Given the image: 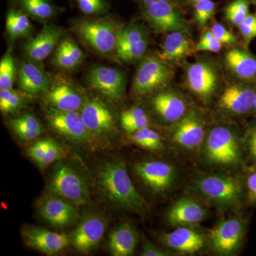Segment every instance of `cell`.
Returning <instances> with one entry per match:
<instances>
[{
	"instance_id": "3957f363",
	"label": "cell",
	"mask_w": 256,
	"mask_h": 256,
	"mask_svg": "<svg viewBox=\"0 0 256 256\" xmlns=\"http://www.w3.org/2000/svg\"><path fill=\"white\" fill-rule=\"evenodd\" d=\"M50 188L54 194L75 204H82L88 200V190L85 180L76 170L65 163L56 166Z\"/></svg>"
},
{
	"instance_id": "60d3db41",
	"label": "cell",
	"mask_w": 256,
	"mask_h": 256,
	"mask_svg": "<svg viewBox=\"0 0 256 256\" xmlns=\"http://www.w3.org/2000/svg\"><path fill=\"white\" fill-rule=\"evenodd\" d=\"M53 139L50 138H46V139L36 141L28 150V156L37 164L41 162L42 158L46 154L47 150L52 144Z\"/></svg>"
},
{
	"instance_id": "f907efd6",
	"label": "cell",
	"mask_w": 256,
	"mask_h": 256,
	"mask_svg": "<svg viewBox=\"0 0 256 256\" xmlns=\"http://www.w3.org/2000/svg\"><path fill=\"white\" fill-rule=\"evenodd\" d=\"M248 146L250 154L256 159V128H254L248 138Z\"/></svg>"
},
{
	"instance_id": "52a82bcc",
	"label": "cell",
	"mask_w": 256,
	"mask_h": 256,
	"mask_svg": "<svg viewBox=\"0 0 256 256\" xmlns=\"http://www.w3.org/2000/svg\"><path fill=\"white\" fill-rule=\"evenodd\" d=\"M89 85L109 100L118 102L122 100L126 90V78L119 69L98 66L88 74Z\"/></svg>"
},
{
	"instance_id": "30bf717a",
	"label": "cell",
	"mask_w": 256,
	"mask_h": 256,
	"mask_svg": "<svg viewBox=\"0 0 256 256\" xmlns=\"http://www.w3.org/2000/svg\"><path fill=\"white\" fill-rule=\"evenodd\" d=\"M106 220L98 215H90L80 222L70 236V242L77 250L89 252L95 248L104 237Z\"/></svg>"
},
{
	"instance_id": "603a6c76",
	"label": "cell",
	"mask_w": 256,
	"mask_h": 256,
	"mask_svg": "<svg viewBox=\"0 0 256 256\" xmlns=\"http://www.w3.org/2000/svg\"><path fill=\"white\" fill-rule=\"evenodd\" d=\"M225 62L229 70L242 80L256 79V58L239 48H232L226 54Z\"/></svg>"
},
{
	"instance_id": "7dc6e473",
	"label": "cell",
	"mask_w": 256,
	"mask_h": 256,
	"mask_svg": "<svg viewBox=\"0 0 256 256\" xmlns=\"http://www.w3.org/2000/svg\"><path fill=\"white\" fill-rule=\"evenodd\" d=\"M62 42H63L65 46L66 47L69 54L72 56L74 62L77 64V65H79V64L82 63V60H84V54H82L80 48L72 40H64Z\"/></svg>"
},
{
	"instance_id": "681fc988",
	"label": "cell",
	"mask_w": 256,
	"mask_h": 256,
	"mask_svg": "<svg viewBox=\"0 0 256 256\" xmlns=\"http://www.w3.org/2000/svg\"><path fill=\"white\" fill-rule=\"evenodd\" d=\"M247 188L250 200L256 203V170L248 178Z\"/></svg>"
},
{
	"instance_id": "4fadbf2b",
	"label": "cell",
	"mask_w": 256,
	"mask_h": 256,
	"mask_svg": "<svg viewBox=\"0 0 256 256\" xmlns=\"http://www.w3.org/2000/svg\"><path fill=\"white\" fill-rule=\"evenodd\" d=\"M244 225L237 218L224 220L210 232L212 246L220 254L235 252L242 242Z\"/></svg>"
},
{
	"instance_id": "7a4b0ae2",
	"label": "cell",
	"mask_w": 256,
	"mask_h": 256,
	"mask_svg": "<svg viewBox=\"0 0 256 256\" xmlns=\"http://www.w3.org/2000/svg\"><path fill=\"white\" fill-rule=\"evenodd\" d=\"M121 30L110 20H85L76 25L77 33L82 41L102 54L116 50Z\"/></svg>"
},
{
	"instance_id": "d590c367",
	"label": "cell",
	"mask_w": 256,
	"mask_h": 256,
	"mask_svg": "<svg viewBox=\"0 0 256 256\" xmlns=\"http://www.w3.org/2000/svg\"><path fill=\"white\" fill-rule=\"evenodd\" d=\"M148 48V40L146 37L133 46L118 50L116 53L120 60L124 62H134L141 60L144 56Z\"/></svg>"
},
{
	"instance_id": "484cf974",
	"label": "cell",
	"mask_w": 256,
	"mask_h": 256,
	"mask_svg": "<svg viewBox=\"0 0 256 256\" xmlns=\"http://www.w3.org/2000/svg\"><path fill=\"white\" fill-rule=\"evenodd\" d=\"M138 236L129 223L121 224L109 236L108 248L114 256H131L137 246Z\"/></svg>"
},
{
	"instance_id": "d6986e66",
	"label": "cell",
	"mask_w": 256,
	"mask_h": 256,
	"mask_svg": "<svg viewBox=\"0 0 256 256\" xmlns=\"http://www.w3.org/2000/svg\"><path fill=\"white\" fill-rule=\"evenodd\" d=\"M60 35L62 31L60 28L50 25L45 26L25 45L26 55L34 62H42L54 50Z\"/></svg>"
},
{
	"instance_id": "e0dca14e",
	"label": "cell",
	"mask_w": 256,
	"mask_h": 256,
	"mask_svg": "<svg viewBox=\"0 0 256 256\" xmlns=\"http://www.w3.org/2000/svg\"><path fill=\"white\" fill-rule=\"evenodd\" d=\"M82 120L90 132L105 133L112 130L114 118L108 108L96 99L86 100L80 110Z\"/></svg>"
},
{
	"instance_id": "db71d44e",
	"label": "cell",
	"mask_w": 256,
	"mask_h": 256,
	"mask_svg": "<svg viewBox=\"0 0 256 256\" xmlns=\"http://www.w3.org/2000/svg\"><path fill=\"white\" fill-rule=\"evenodd\" d=\"M198 1H201V0H188V2H190L192 4H194L195 3Z\"/></svg>"
},
{
	"instance_id": "5bb4252c",
	"label": "cell",
	"mask_w": 256,
	"mask_h": 256,
	"mask_svg": "<svg viewBox=\"0 0 256 256\" xmlns=\"http://www.w3.org/2000/svg\"><path fill=\"white\" fill-rule=\"evenodd\" d=\"M134 170L144 184L156 192L164 191L174 180V168L164 162H143L136 164Z\"/></svg>"
},
{
	"instance_id": "9c48e42d",
	"label": "cell",
	"mask_w": 256,
	"mask_h": 256,
	"mask_svg": "<svg viewBox=\"0 0 256 256\" xmlns=\"http://www.w3.org/2000/svg\"><path fill=\"white\" fill-rule=\"evenodd\" d=\"M218 74L212 64L206 62L191 64L186 70L188 86L197 96L206 100L216 90Z\"/></svg>"
},
{
	"instance_id": "2e32d148",
	"label": "cell",
	"mask_w": 256,
	"mask_h": 256,
	"mask_svg": "<svg viewBox=\"0 0 256 256\" xmlns=\"http://www.w3.org/2000/svg\"><path fill=\"white\" fill-rule=\"evenodd\" d=\"M256 90L252 88L234 84L224 89L220 98V106L234 114H247L252 108Z\"/></svg>"
},
{
	"instance_id": "83f0119b",
	"label": "cell",
	"mask_w": 256,
	"mask_h": 256,
	"mask_svg": "<svg viewBox=\"0 0 256 256\" xmlns=\"http://www.w3.org/2000/svg\"><path fill=\"white\" fill-rule=\"evenodd\" d=\"M10 126L14 134L24 141L36 139L42 132L40 122L31 114H24L20 117L12 119Z\"/></svg>"
},
{
	"instance_id": "4316f807",
	"label": "cell",
	"mask_w": 256,
	"mask_h": 256,
	"mask_svg": "<svg viewBox=\"0 0 256 256\" xmlns=\"http://www.w3.org/2000/svg\"><path fill=\"white\" fill-rule=\"evenodd\" d=\"M194 52L190 38L183 32H171L165 38L160 58L163 60H180Z\"/></svg>"
},
{
	"instance_id": "d6a6232c",
	"label": "cell",
	"mask_w": 256,
	"mask_h": 256,
	"mask_svg": "<svg viewBox=\"0 0 256 256\" xmlns=\"http://www.w3.org/2000/svg\"><path fill=\"white\" fill-rule=\"evenodd\" d=\"M249 14L248 0H234L225 9L227 21L239 26Z\"/></svg>"
},
{
	"instance_id": "ab89813d",
	"label": "cell",
	"mask_w": 256,
	"mask_h": 256,
	"mask_svg": "<svg viewBox=\"0 0 256 256\" xmlns=\"http://www.w3.org/2000/svg\"><path fill=\"white\" fill-rule=\"evenodd\" d=\"M79 9L86 14L105 12L109 6L106 0H77Z\"/></svg>"
},
{
	"instance_id": "11a10c76",
	"label": "cell",
	"mask_w": 256,
	"mask_h": 256,
	"mask_svg": "<svg viewBox=\"0 0 256 256\" xmlns=\"http://www.w3.org/2000/svg\"><path fill=\"white\" fill-rule=\"evenodd\" d=\"M252 2H254V4L256 5V0H252Z\"/></svg>"
},
{
	"instance_id": "8992f818",
	"label": "cell",
	"mask_w": 256,
	"mask_h": 256,
	"mask_svg": "<svg viewBox=\"0 0 256 256\" xmlns=\"http://www.w3.org/2000/svg\"><path fill=\"white\" fill-rule=\"evenodd\" d=\"M207 156L213 162L235 164L240 158L236 138L228 128L218 126L210 131L206 143Z\"/></svg>"
},
{
	"instance_id": "f1b7e54d",
	"label": "cell",
	"mask_w": 256,
	"mask_h": 256,
	"mask_svg": "<svg viewBox=\"0 0 256 256\" xmlns=\"http://www.w3.org/2000/svg\"><path fill=\"white\" fill-rule=\"evenodd\" d=\"M18 3L25 13L42 21L53 18L58 10L50 0H18Z\"/></svg>"
},
{
	"instance_id": "8d00e7d4",
	"label": "cell",
	"mask_w": 256,
	"mask_h": 256,
	"mask_svg": "<svg viewBox=\"0 0 256 256\" xmlns=\"http://www.w3.org/2000/svg\"><path fill=\"white\" fill-rule=\"evenodd\" d=\"M194 6L195 22L200 26H204L214 14L215 3L212 0H201L195 3Z\"/></svg>"
},
{
	"instance_id": "bcb514c9",
	"label": "cell",
	"mask_w": 256,
	"mask_h": 256,
	"mask_svg": "<svg viewBox=\"0 0 256 256\" xmlns=\"http://www.w3.org/2000/svg\"><path fill=\"white\" fill-rule=\"evenodd\" d=\"M146 116V111L140 107H133L128 110L124 111L121 114L120 122L121 124L128 121L132 120Z\"/></svg>"
},
{
	"instance_id": "1f68e13d",
	"label": "cell",
	"mask_w": 256,
	"mask_h": 256,
	"mask_svg": "<svg viewBox=\"0 0 256 256\" xmlns=\"http://www.w3.org/2000/svg\"><path fill=\"white\" fill-rule=\"evenodd\" d=\"M146 37V32L138 25L131 24L122 28L119 34L116 52L132 46Z\"/></svg>"
},
{
	"instance_id": "277c9868",
	"label": "cell",
	"mask_w": 256,
	"mask_h": 256,
	"mask_svg": "<svg viewBox=\"0 0 256 256\" xmlns=\"http://www.w3.org/2000/svg\"><path fill=\"white\" fill-rule=\"evenodd\" d=\"M173 76L172 68L162 58L150 56L138 67L132 88L138 95H146L165 86Z\"/></svg>"
},
{
	"instance_id": "816d5d0a",
	"label": "cell",
	"mask_w": 256,
	"mask_h": 256,
	"mask_svg": "<svg viewBox=\"0 0 256 256\" xmlns=\"http://www.w3.org/2000/svg\"><path fill=\"white\" fill-rule=\"evenodd\" d=\"M141 4L144 5V6H148V5L153 4L154 2H158L163 1V0H138Z\"/></svg>"
},
{
	"instance_id": "f5cc1de1",
	"label": "cell",
	"mask_w": 256,
	"mask_h": 256,
	"mask_svg": "<svg viewBox=\"0 0 256 256\" xmlns=\"http://www.w3.org/2000/svg\"><path fill=\"white\" fill-rule=\"evenodd\" d=\"M252 108L256 111V92L255 98H254V106H252Z\"/></svg>"
},
{
	"instance_id": "836d02e7",
	"label": "cell",
	"mask_w": 256,
	"mask_h": 256,
	"mask_svg": "<svg viewBox=\"0 0 256 256\" xmlns=\"http://www.w3.org/2000/svg\"><path fill=\"white\" fill-rule=\"evenodd\" d=\"M15 76V63L8 50L0 62V90L12 88Z\"/></svg>"
},
{
	"instance_id": "c3c4849f",
	"label": "cell",
	"mask_w": 256,
	"mask_h": 256,
	"mask_svg": "<svg viewBox=\"0 0 256 256\" xmlns=\"http://www.w3.org/2000/svg\"><path fill=\"white\" fill-rule=\"evenodd\" d=\"M142 256H169L168 252L160 250L150 244H144L143 246Z\"/></svg>"
},
{
	"instance_id": "e575fe53",
	"label": "cell",
	"mask_w": 256,
	"mask_h": 256,
	"mask_svg": "<svg viewBox=\"0 0 256 256\" xmlns=\"http://www.w3.org/2000/svg\"><path fill=\"white\" fill-rule=\"evenodd\" d=\"M23 97L12 88L0 90V110L5 114L15 112L23 104Z\"/></svg>"
},
{
	"instance_id": "f6af8a7d",
	"label": "cell",
	"mask_w": 256,
	"mask_h": 256,
	"mask_svg": "<svg viewBox=\"0 0 256 256\" xmlns=\"http://www.w3.org/2000/svg\"><path fill=\"white\" fill-rule=\"evenodd\" d=\"M149 119L148 116H143L140 118L128 121L121 124L124 130L127 131L128 133H132L136 131L140 130L144 128H149Z\"/></svg>"
},
{
	"instance_id": "9a60e30c",
	"label": "cell",
	"mask_w": 256,
	"mask_h": 256,
	"mask_svg": "<svg viewBox=\"0 0 256 256\" xmlns=\"http://www.w3.org/2000/svg\"><path fill=\"white\" fill-rule=\"evenodd\" d=\"M76 205L60 197H50L42 204L40 214L52 226L65 228L76 220L78 212Z\"/></svg>"
},
{
	"instance_id": "cb8c5ba5",
	"label": "cell",
	"mask_w": 256,
	"mask_h": 256,
	"mask_svg": "<svg viewBox=\"0 0 256 256\" xmlns=\"http://www.w3.org/2000/svg\"><path fill=\"white\" fill-rule=\"evenodd\" d=\"M164 242L168 246L186 254L200 252L204 246V238L201 234L192 229L181 227L166 234Z\"/></svg>"
},
{
	"instance_id": "f546056e",
	"label": "cell",
	"mask_w": 256,
	"mask_h": 256,
	"mask_svg": "<svg viewBox=\"0 0 256 256\" xmlns=\"http://www.w3.org/2000/svg\"><path fill=\"white\" fill-rule=\"evenodd\" d=\"M6 28L12 40L28 36L32 31V24L28 16L14 9L10 10L6 20Z\"/></svg>"
},
{
	"instance_id": "74e56055",
	"label": "cell",
	"mask_w": 256,
	"mask_h": 256,
	"mask_svg": "<svg viewBox=\"0 0 256 256\" xmlns=\"http://www.w3.org/2000/svg\"><path fill=\"white\" fill-rule=\"evenodd\" d=\"M223 44L214 36L212 30L205 32L202 35L200 42L194 47V52H218L222 50Z\"/></svg>"
},
{
	"instance_id": "4dcf8cb0",
	"label": "cell",
	"mask_w": 256,
	"mask_h": 256,
	"mask_svg": "<svg viewBox=\"0 0 256 256\" xmlns=\"http://www.w3.org/2000/svg\"><path fill=\"white\" fill-rule=\"evenodd\" d=\"M130 140L138 146L152 150H159L162 146L159 133L149 128L130 133Z\"/></svg>"
},
{
	"instance_id": "ac0fdd59",
	"label": "cell",
	"mask_w": 256,
	"mask_h": 256,
	"mask_svg": "<svg viewBox=\"0 0 256 256\" xmlns=\"http://www.w3.org/2000/svg\"><path fill=\"white\" fill-rule=\"evenodd\" d=\"M204 134V127L201 119L196 112H190L176 124L173 132V140L184 148L194 149L201 144Z\"/></svg>"
},
{
	"instance_id": "b9f144b4",
	"label": "cell",
	"mask_w": 256,
	"mask_h": 256,
	"mask_svg": "<svg viewBox=\"0 0 256 256\" xmlns=\"http://www.w3.org/2000/svg\"><path fill=\"white\" fill-rule=\"evenodd\" d=\"M238 28L245 43L248 45L256 37V14L248 15Z\"/></svg>"
},
{
	"instance_id": "ba28073f",
	"label": "cell",
	"mask_w": 256,
	"mask_h": 256,
	"mask_svg": "<svg viewBox=\"0 0 256 256\" xmlns=\"http://www.w3.org/2000/svg\"><path fill=\"white\" fill-rule=\"evenodd\" d=\"M198 190L212 201L230 205L238 201L242 194L240 184L235 178L222 175H210L197 184Z\"/></svg>"
},
{
	"instance_id": "d4e9b609",
	"label": "cell",
	"mask_w": 256,
	"mask_h": 256,
	"mask_svg": "<svg viewBox=\"0 0 256 256\" xmlns=\"http://www.w3.org/2000/svg\"><path fill=\"white\" fill-rule=\"evenodd\" d=\"M18 82L24 92L32 95L46 92L48 79L44 70L33 63H24L18 70Z\"/></svg>"
},
{
	"instance_id": "ffe728a7",
	"label": "cell",
	"mask_w": 256,
	"mask_h": 256,
	"mask_svg": "<svg viewBox=\"0 0 256 256\" xmlns=\"http://www.w3.org/2000/svg\"><path fill=\"white\" fill-rule=\"evenodd\" d=\"M46 100L52 109L65 112L78 110L84 104L80 94L67 82H60L48 89Z\"/></svg>"
},
{
	"instance_id": "7c38bea8",
	"label": "cell",
	"mask_w": 256,
	"mask_h": 256,
	"mask_svg": "<svg viewBox=\"0 0 256 256\" xmlns=\"http://www.w3.org/2000/svg\"><path fill=\"white\" fill-rule=\"evenodd\" d=\"M46 118L56 132L73 140H86L90 132L77 111L65 112L52 109L47 112Z\"/></svg>"
},
{
	"instance_id": "ee69618b",
	"label": "cell",
	"mask_w": 256,
	"mask_h": 256,
	"mask_svg": "<svg viewBox=\"0 0 256 256\" xmlns=\"http://www.w3.org/2000/svg\"><path fill=\"white\" fill-rule=\"evenodd\" d=\"M216 38L222 44L230 45L236 42V37L232 32H229L222 24L215 23L210 28Z\"/></svg>"
},
{
	"instance_id": "6da1fadb",
	"label": "cell",
	"mask_w": 256,
	"mask_h": 256,
	"mask_svg": "<svg viewBox=\"0 0 256 256\" xmlns=\"http://www.w3.org/2000/svg\"><path fill=\"white\" fill-rule=\"evenodd\" d=\"M99 184L107 198L118 206L142 213L148 208L146 200L138 192L122 161H112L101 166Z\"/></svg>"
},
{
	"instance_id": "7bdbcfd3",
	"label": "cell",
	"mask_w": 256,
	"mask_h": 256,
	"mask_svg": "<svg viewBox=\"0 0 256 256\" xmlns=\"http://www.w3.org/2000/svg\"><path fill=\"white\" fill-rule=\"evenodd\" d=\"M54 64L60 68L65 69H72L77 66V64L74 62L72 56L69 54L66 47L63 42L60 43V46L57 48L54 56Z\"/></svg>"
},
{
	"instance_id": "7402d4cb",
	"label": "cell",
	"mask_w": 256,
	"mask_h": 256,
	"mask_svg": "<svg viewBox=\"0 0 256 256\" xmlns=\"http://www.w3.org/2000/svg\"><path fill=\"white\" fill-rule=\"evenodd\" d=\"M203 207L191 198H182L174 204L168 214V222L172 226L198 223L204 218Z\"/></svg>"
},
{
	"instance_id": "f35d334b",
	"label": "cell",
	"mask_w": 256,
	"mask_h": 256,
	"mask_svg": "<svg viewBox=\"0 0 256 256\" xmlns=\"http://www.w3.org/2000/svg\"><path fill=\"white\" fill-rule=\"evenodd\" d=\"M65 154L63 146H60V143L53 140L52 144L47 150L46 154L42 158L41 162L38 163V165L42 169L50 166L52 163L55 162L63 158Z\"/></svg>"
},
{
	"instance_id": "5b68a950",
	"label": "cell",
	"mask_w": 256,
	"mask_h": 256,
	"mask_svg": "<svg viewBox=\"0 0 256 256\" xmlns=\"http://www.w3.org/2000/svg\"><path fill=\"white\" fill-rule=\"evenodd\" d=\"M143 16L156 32H185L188 24L180 10L170 0H163L144 6Z\"/></svg>"
},
{
	"instance_id": "44dd1931",
	"label": "cell",
	"mask_w": 256,
	"mask_h": 256,
	"mask_svg": "<svg viewBox=\"0 0 256 256\" xmlns=\"http://www.w3.org/2000/svg\"><path fill=\"white\" fill-rule=\"evenodd\" d=\"M152 104L156 114L168 122L181 120L186 111V104L182 98L169 90L156 94Z\"/></svg>"
},
{
	"instance_id": "8fae6325",
	"label": "cell",
	"mask_w": 256,
	"mask_h": 256,
	"mask_svg": "<svg viewBox=\"0 0 256 256\" xmlns=\"http://www.w3.org/2000/svg\"><path fill=\"white\" fill-rule=\"evenodd\" d=\"M22 236L26 245L47 255H55L62 252L72 242L66 234L40 227H26L23 230Z\"/></svg>"
}]
</instances>
